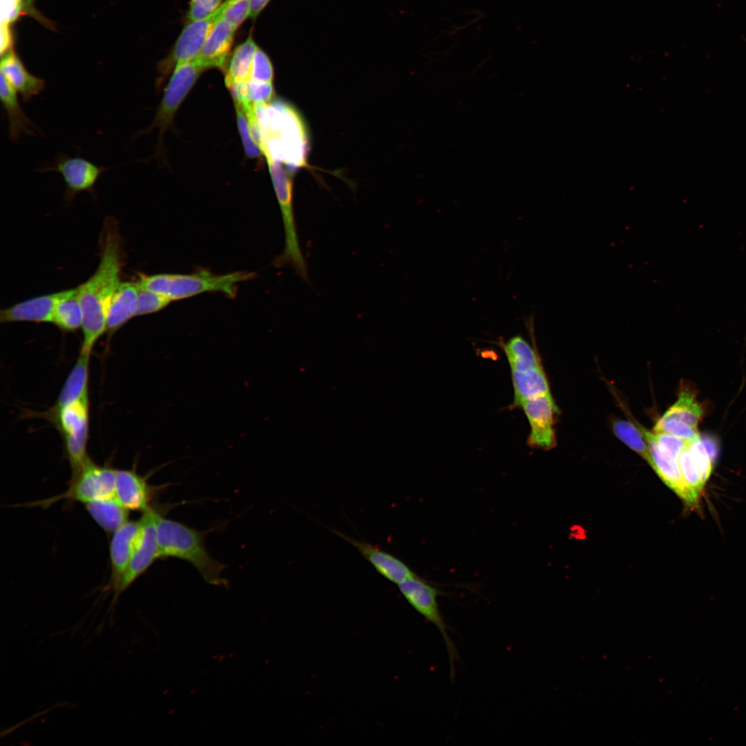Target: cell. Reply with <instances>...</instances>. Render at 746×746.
Wrapping results in <instances>:
<instances>
[{"label":"cell","mask_w":746,"mask_h":746,"mask_svg":"<svg viewBox=\"0 0 746 746\" xmlns=\"http://www.w3.org/2000/svg\"><path fill=\"white\" fill-rule=\"evenodd\" d=\"M99 264L95 273L77 289L83 312V342L80 350L91 353L106 332V316L112 296L119 285L122 266L119 236L115 229L104 232Z\"/></svg>","instance_id":"1"},{"label":"cell","mask_w":746,"mask_h":746,"mask_svg":"<svg viewBox=\"0 0 746 746\" xmlns=\"http://www.w3.org/2000/svg\"><path fill=\"white\" fill-rule=\"evenodd\" d=\"M254 106L260 131L259 147L266 159L283 164L291 173L308 166L309 134L299 111L280 99Z\"/></svg>","instance_id":"2"},{"label":"cell","mask_w":746,"mask_h":746,"mask_svg":"<svg viewBox=\"0 0 746 746\" xmlns=\"http://www.w3.org/2000/svg\"><path fill=\"white\" fill-rule=\"evenodd\" d=\"M158 557H175L188 562L213 584H225L222 573L226 566L214 559L205 546V532L160 513L156 522Z\"/></svg>","instance_id":"3"},{"label":"cell","mask_w":746,"mask_h":746,"mask_svg":"<svg viewBox=\"0 0 746 746\" xmlns=\"http://www.w3.org/2000/svg\"><path fill=\"white\" fill-rule=\"evenodd\" d=\"M254 277V273L245 271L216 274L201 270L187 274L142 275L137 285L139 288L161 294L171 301L214 291L223 293L229 298H234L237 294L238 285Z\"/></svg>","instance_id":"4"},{"label":"cell","mask_w":746,"mask_h":746,"mask_svg":"<svg viewBox=\"0 0 746 746\" xmlns=\"http://www.w3.org/2000/svg\"><path fill=\"white\" fill-rule=\"evenodd\" d=\"M274 187L279 204L285 233V248L277 257V267L291 266L305 282H309L306 260L303 256L297 232L293 202L292 173L280 163L267 158Z\"/></svg>","instance_id":"5"},{"label":"cell","mask_w":746,"mask_h":746,"mask_svg":"<svg viewBox=\"0 0 746 746\" xmlns=\"http://www.w3.org/2000/svg\"><path fill=\"white\" fill-rule=\"evenodd\" d=\"M53 422L63 438L72 475L77 473L90 459L86 447L89 428L88 397L59 408H50L44 415Z\"/></svg>","instance_id":"6"},{"label":"cell","mask_w":746,"mask_h":746,"mask_svg":"<svg viewBox=\"0 0 746 746\" xmlns=\"http://www.w3.org/2000/svg\"><path fill=\"white\" fill-rule=\"evenodd\" d=\"M115 470L109 466H100L90 459L75 475L71 476L68 488L59 495L28 503V507L47 508L61 500L84 504L115 497Z\"/></svg>","instance_id":"7"},{"label":"cell","mask_w":746,"mask_h":746,"mask_svg":"<svg viewBox=\"0 0 746 746\" xmlns=\"http://www.w3.org/2000/svg\"><path fill=\"white\" fill-rule=\"evenodd\" d=\"M398 587L407 602L440 632L448 653L450 677L454 680L455 662L459 660V656L456 646L449 636V626L445 622L439 609L437 602L439 591L428 580L417 575L400 583Z\"/></svg>","instance_id":"8"},{"label":"cell","mask_w":746,"mask_h":746,"mask_svg":"<svg viewBox=\"0 0 746 746\" xmlns=\"http://www.w3.org/2000/svg\"><path fill=\"white\" fill-rule=\"evenodd\" d=\"M204 70L194 59L175 66L152 124L146 129L137 133L136 136L149 133L158 128L160 145L162 135L171 124L178 108Z\"/></svg>","instance_id":"9"},{"label":"cell","mask_w":746,"mask_h":746,"mask_svg":"<svg viewBox=\"0 0 746 746\" xmlns=\"http://www.w3.org/2000/svg\"><path fill=\"white\" fill-rule=\"evenodd\" d=\"M162 509L151 506L140 517L142 529L126 571L113 592V603L158 559L156 522Z\"/></svg>","instance_id":"10"},{"label":"cell","mask_w":746,"mask_h":746,"mask_svg":"<svg viewBox=\"0 0 746 746\" xmlns=\"http://www.w3.org/2000/svg\"><path fill=\"white\" fill-rule=\"evenodd\" d=\"M222 5L209 16L189 21L178 36L169 56L160 63V73L166 75L171 68L193 60L200 52L213 26L222 14Z\"/></svg>","instance_id":"11"},{"label":"cell","mask_w":746,"mask_h":746,"mask_svg":"<svg viewBox=\"0 0 746 746\" xmlns=\"http://www.w3.org/2000/svg\"><path fill=\"white\" fill-rule=\"evenodd\" d=\"M519 408L524 411L530 424L528 446L544 450L553 448L557 444L554 426L559 409L551 394L527 400Z\"/></svg>","instance_id":"12"},{"label":"cell","mask_w":746,"mask_h":746,"mask_svg":"<svg viewBox=\"0 0 746 746\" xmlns=\"http://www.w3.org/2000/svg\"><path fill=\"white\" fill-rule=\"evenodd\" d=\"M109 169L97 166L82 157H70L59 153L54 161L39 169V172L55 171L60 173L66 184L67 195L94 191L95 185L101 175Z\"/></svg>","instance_id":"13"},{"label":"cell","mask_w":746,"mask_h":746,"mask_svg":"<svg viewBox=\"0 0 746 746\" xmlns=\"http://www.w3.org/2000/svg\"><path fill=\"white\" fill-rule=\"evenodd\" d=\"M161 487L151 485L135 469L115 470V498L128 510L144 512Z\"/></svg>","instance_id":"14"},{"label":"cell","mask_w":746,"mask_h":746,"mask_svg":"<svg viewBox=\"0 0 746 746\" xmlns=\"http://www.w3.org/2000/svg\"><path fill=\"white\" fill-rule=\"evenodd\" d=\"M141 518L128 521L112 534L109 546L111 577L108 587L114 592L122 579L138 542Z\"/></svg>","instance_id":"15"},{"label":"cell","mask_w":746,"mask_h":746,"mask_svg":"<svg viewBox=\"0 0 746 746\" xmlns=\"http://www.w3.org/2000/svg\"><path fill=\"white\" fill-rule=\"evenodd\" d=\"M331 530L354 546L376 571L388 581L398 585L417 575L405 562L381 548L367 542L352 538L339 530Z\"/></svg>","instance_id":"16"},{"label":"cell","mask_w":746,"mask_h":746,"mask_svg":"<svg viewBox=\"0 0 746 746\" xmlns=\"http://www.w3.org/2000/svg\"><path fill=\"white\" fill-rule=\"evenodd\" d=\"M72 289L42 295L17 303L1 309V323L28 321L36 323L52 322L57 303L70 294Z\"/></svg>","instance_id":"17"},{"label":"cell","mask_w":746,"mask_h":746,"mask_svg":"<svg viewBox=\"0 0 746 746\" xmlns=\"http://www.w3.org/2000/svg\"><path fill=\"white\" fill-rule=\"evenodd\" d=\"M236 30L221 16L194 61L204 70H225Z\"/></svg>","instance_id":"18"},{"label":"cell","mask_w":746,"mask_h":746,"mask_svg":"<svg viewBox=\"0 0 746 746\" xmlns=\"http://www.w3.org/2000/svg\"><path fill=\"white\" fill-rule=\"evenodd\" d=\"M1 57V73L23 102H29L45 89V80L32 75L12 50Z\"/></svg>","instance_id":"19"},{"label":"cell","mask_w":746,"mask_h":746,"mask_svg":"<svg viewBox=\"0 0 746 746\" xmlns=\"http://www.w3.org/2000/svg\"><path fill=\"white\" fill-rule=\"evenodd\" d=\"M0 97L8 120L10 138L17 142L23 135H38L39 130L23 111L18 93L1 73Z\"/></svg>","instance_id":"20"},{"label":"cell","mask_w":746,"mask_h":746,"mask_svg":"<svg viewBox=\"0 0 746 746\" xmlns=\"http://www.w3.org/2000/svg\"><path fill=\"white\" fill-rule=\"evenodd\" d=\"M138 291L137 283L120 282L117 285L106 316V332L109 336L135 316Z\"/></svg>","instance_id":"21"},{"label":"cell","mask_w":746,"mask_h":746,"mask_svg":"<svg viewBox=\"0 0 746 746\" xmlns=\"http://www.w3.org/2000/svg\"><path fill=\"white\" fill-rule=\"evenodd\" d=\"M638 425L648 443L650 452L649 464L665 484L683 500L685 488L678 460L664 454L653 438L651 432L640 424L638 423Z\"/></svg>","instance_id":"22"},{"label":"cell","mask_w":746,"mask_h":746,"mask_svg":"<svg viewBox=\"0 0 746 746\" xmlns=\"http://www.w3.org/2000/svg\"><path fill=\"white\" fill-rule=\"evenodd\" d=\"M90 354V352L80 350L77 360L68 375L52 408H59L88 397Z\"/></svg>","instance_id":"23"},{"label":"cell","mask_w":746,"mask_h":746,"mask_svg":"<svg viewBox=\"0 0 746 746\" xmlns=\"http://www.w3.org/2000/svg\"><path fill=\"white\" fill-rule=\"evenodd\" d=\"M512 374H525L542 367L541 358L535 347L522 336H515L507 342H501Z\"/></svg>","instance_id":"24"},{"label":"cell","mask_w":746,"mask_h":746,"mask_svg":"<svg viewBox=\"0 0 746 746\" xmlns=\"http://www.w3.org/2000/svg\"><path fill=\"white\" fill-rule=\"evenodd\" d=\"M95 522L106 533H113L128 521V510L113 497L84 504Z\"/></svg>","instance_id":"25"},{"label":"cell","mask_w":746,"mask_h":746,"mask_svg":"<svg viewBox=\"0 0 746 746\" xmlns=\"http://www.w3.org/2000/svg\"><path fill=\"white\" fill-rule=\"evenodd\" d=\"M514 390L513 408L533 399L551 393L546 374L542 367L522 374H511Z\"/></svg>","instance_id":"26"},{"label":"cell","mask_w":746,"mask_h":746,"mask_svg":"<svg viewBox=\"0 0 746 746\" xmlns=\"http://www.w3.org/2000/svg\"><path fill=\"white\" fill-rule=\"evenodd\" d=\"M258 47L250 35L235 48L225 69L227 87L234 82L250 81L253 59Z\"/></svg>","instance_id":"27"},{"label":"cell","mask_w":746,"mask_h":746,"mask_svg":"<svg viewBox=\"0 0 746 746\" xmlns=\"http://www.w3.org/2000/svg\"><path fill=\"white\" fill-rule=\"evenodd\" d=\"M83 312L77 288L72 289L57 305L52 323L65 332H74L82 327Z\"/></svg>","instance_id":"28"},{"label":"cell","mask_w":746,"mask_h":746,"mask_svg":"<svg viewBox=\"0 0 746 746\" xmlns=\"http://www.w3.org/2000/svg\"><path fill=\"white\" fill-rule=\"evenodd\" d=\"M702 413V405L697 401L694 393L684 388L680 390L677 401L660 418L680 421L697 428Z\"/></svg>","instance_id":"29"},{"label":"cell","mask_w":746,"mask_h":746,"mask_svg":"<svg viewBox=\"0 0 746 746\" xmlns=\"http://www.w3.org/2000/svg\"><path fill=\"white\" fill-rule=\"evenodd\" d=\"M611 428L615 436L630 449L638 454L648 463L650 452L646 439L638 424L620 418L611 420Z\"/></svg>","instance_id":"30"},{"label":"cell","mask_w":746,"mask_h":746,"mask_svg":"<svg viewBox=\"0 0 746 746\" xmlns=\"http://www.w3.org/2000/svg\"><path fill=\"white\" fill-rule=\"evenodd\" d=\"M653 431L666 432L689 442L700 438L697 428L690 426L682 421L674 419L660 418L656 423Z\"/></svg>","instance_id":"31"},{"label":"cell","mask_w":746,"mask_h":746,"mask_svg":"<svg viewBox=\"0 0 746 746\" xmlns=\"http://www.w3.org/2000/svg\"><path fill=\"white\" fill-rule=\"evenodd\" d=\"M171 300L157 293L139 288L135 316L157 312L165 308Z\"/></svg>","instance_id":"32"},{"label":"cell","mask_w":746,"mask_h":746,"mask_svg":"<svg viewBox=\"0 0 746 746\" xmlns=\"http://www.w3.org/2000/svg\"><path fill=\"white\" fill-rule=\"evenodd\" d=\"M234 104L236 112L237 124L245 152L249 157H257L262 155V152L252 137L249 122L243 106L240 103L236 101H234Z\"/></svg>","instance_id":"33"},{"label":"cell","mask_w":746,"mask_h":746,"mask_svg":"<svg viewBox=\"0 0 746 746\" xmlns=\"http://www.w3.org/2000/svg\"><path fill=\"white\" fill-rule=\"evenodd\" d=\"M222 5V18L236 29L249 16L250 0H225Z\"/></svg>","instance_id":"34"},{"label":"cell","mask_w":746,"mask_h":746,"mask_svg":"<svg viewBox=\"0 0 746 746\" xmlns=\"http://www.w3.org/2000/svg\"><path fill=\"white\" fill-rule=\"evenodd\" d=\"M274 67L269 56L258 47L253 59L250 81L272 82Z\"/></svg>","instance_id":"35"},{"label":"cell","mask_w":746,"mask_h":746,"mask_svg":"<svg viewBox=\"0 0 746 746\" xmlns=\"http://www.w3.org/2000/svg\"><path fill=\"white\" fill-rule=\"evenodd\" d=\"M652 437L659 448L671 458L678 460L682 451L689 446V441L666 432H651Z\"/></svg>","instance_id":"36"},{"label":"cell","mask_w":746,"mask_h":746,"mask_svg":"<svg viewBox=\"0 0 746 746\" xmlns=\"http://www.w3.org/2000/svg\"><path fill=\"white\" fill-rule=\"evenodd\" d=\"M222 0H190L186 18L194 21L207 17L221 6Z\"/></svg>","instance_id":"37"},{"label":"cell","mask_w":746,"mask_h":746,"mask_svg":"<svg viewBox=\"0 0 746 746\" xmlns=\"http://www.w3.org/2000/svg\"><path fill=\"white\" fill-rule=\"evenodd\" d=\"M250 98L253 104L269 103L274 95L272 82H249Z\"/></svg>","instance_id":"38"},{"label":"cell","mask_w":746,"mask_h":746,"mask_svg":"<svg viewBox=\"0 0 746 746\" xmlns=\"http://www.w3.org/2000/svg\"><path fill=\"white\" fill-rule=\"evenodd\" d=\"M23 0H1V24L10 26L22 13Z\"/></svg>","instance_id":"39"},{"label":"cell","mask_w":746,"mask_h":746,"mask_svg":"<svg viewBox=\"0 0 746 746\" xmlns=\"http://www.w3.org/2000/svg\"><path fill=\"white\" fill-rule=\"evenodd\" d=\"M250 81L237 82L231 84L227 88L230 90L233 101L240 104H246L251 102L250 98Z\"/></svg>","instance_id":"40"},{"label":"cell","mask_w":746,"mask_h":746,"mask_svg":"<svg viewBox=\"0 0 746 746\" xmlns=\"http://www.w3.org/2000/svg\"><path fill=\"white\" fill-rule=\"evenodd\" d=\"M269 1L270 0H250L249 17L255 19Z\"/></svg>","instance_id":"41"}]
</instances>
